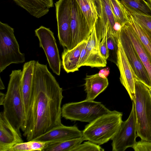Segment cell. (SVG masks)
<instances>
[{
	"label": "cell",
	"instance_id": "cell-37",
	"mask_svg": "<svg viewBox=\"0 0 151 151\" xmlns=\"http://www.w3.org/2000/svg\"><path fill=\"white\" fill-rule=\"evenodd\" d=\"M146 1L148 3L151 8V0H146Z\"/></svg>",
	"mask_w": 151,
	"mask_h": 151
},
{
	"label": "cell",
	"instance_id": "cell-29",
	"mask_svg": "<svg viewBox=\"0 0 151 151\" xmlns=\"http://www.w3.org/2000/svg\"><path fill=\"white\" fill-rule=\"evenodd\" d=\"M131 14L141 27L151 35V17Z\"/></svg>",
	"mask_w": 151,
	"mask_h": 151
},
{
	"label": "cell",
	"instance_id": "cell-23",
	"mask_svg": "<svg viewBox=\"0 0 151 151\" xmlns=\"http://www.w3.org/2000/svg\"><path fill=\"white\" fill-rule=\"evenodd\" d=\"M131 14L151 17V8L145 0H119Z\"/></svg>",
	"mask_w": 151,
	"mask_h": 151
},
{
	"label": "cell",
	"instance_id": "cell-3",
	"mask_svg": "<svg viewBox=\"0 0 151 151\" xmlns=\"http://www.w3.org/2000/svg\"><path fill=\"white\" fill-rule=\"evenodd\" d=\"M122 116V112L114 110L89 123L82 131L85 140L100 145L112 140L120 128Z\"/></svg>",
	"mask_w": 151,
	"mask_h": 151
},
{
	"label": "cell",
	"instance_id": "cell-28",
	"mask_svg": "<svg viewBox=\"0 0 151 151\" xmlns=\"http://www.w3.org/2000/svg\"><path fill=\"white\" fill-rule=\"evenodd\" d=\"M107 43L109 56L107 59L116 64L118 50L119 38L107 33Z\"/></svg>",
	"mask_w": 151,
	"mask_h": 151
},
{
	"label": "cell",
	"instance_id": "cell-4",
	"mask_svg": "<svg viewBox=\"0 0 151 151\" xmlns=\"http://www.w3.org/2000/svg\"><path fill=\"white\" fill-rule=\"evenodd\" d=\"M134 104L137 136L151 142V97L149 88L139 81L135 84Z\"/></svg>",
	"mask_w": 151,
	"mask_h": 151
},
{
	"label": "cell",
	"instance_id": "cell-32",
	"mask_svg": "<svg viewBox=\"0 0 151 151\" xmlns=\"http://www.w3.org/2000/svg\"><path fill=\"white\" fill-rule=\"evenodd\" d=\"M99 50L101 54L106 60L109 56V51L107 43L106 35L102 39L99 44Z\"/></svg>",
	"mask_w": 151,
	"mask_h": 151
},
{
	"label": "cell",
	"instance_id": "cell-24",
	"mask_svg": "<svg viewBox=\"0 0 151 151\" xmlns=\"http://www.w3.org/2000/svg\"><path fill=\"white\" fill-rule=\"evenodd\" d=\"M90 28L92 30L98 19L97 9L94 0H76Z\"/></svg>",
	"mask_w": 151,
	"mask_h": 151
},
{
	"label": "cell",
	"instance_id": "cell-2",
	"mask_svg": "<svg viewBox=\"0 0 151 151\" xmlns=\"http://www.w3.org/2000/svg\"><path fill=\"white\" fill-rule=\"evenodd\" d=\"M22 73L20 69L12 70L3 105V112L12 126L21 135L20 130L24 128L26 119L20 88Z\"/></svg>",
	"mask_w": 151,
	"mask_h": 151
},
{
	"label": "cell",
	"instance_id": "cell-1",
	"mask_svg": "<svg viewBox=\"0 0 151 151\" xmlns=\"http://www.w3.org/2000/svg\"><path fill=\"white\" fill-rule=\"evenodd\" d=\"M63 89L46 65L36 61L32 80V96L23 135L32 140L62 124Z\"/></svg>",
	"mask_w": 151,
	"mask_h": 151
},
{
	"label": "cell",
	"instance_id": "cell-8",
	"mask_svg": "<svg viewBox=\"0 0 151 151\" xmlns=\"http://www.w3.org/2000/svg\"><path fill=\"white\" fill-rule=\"evenodd\" d=\"M132 108L128 118L122 122L117 133L112 140L113 151H124L132 147L136 142L137 137L134 104L132 101Z\"/></svg>",
	"mask_w": 151,
	"mask_h": 151
},
{
	"label": "cell",
	"instance_id": "cell-17",
	"mask_svg": "<svg viewBox=\"0 0 151 151\" xmlns=\"http://www.w3.org/2000/svg\"><path fill=\"white\" fill-rule=\"evenodd\" d=\"M20 135L12 126L3 111L0 113V151H9L13 146L23 142Z\"/></svg>",
	"mask_w": 151,
	"mask_h": 151
},
{
	"label": "cell",
	"instance_id": "cell-21",
	"mask_svg": "<svg viewBox=\"0 0 151 151\" xmlns=\"http://www.w3.org/2000/svg\"><path fill=\"white\" fill-rule=\"evenodd\" d=\"M145 69L151 82V60L138 36L127 22L123 26Z\"/></svg>",
	"mask_w": 151,
	"mask_h": 151
},
{
	"label": "cell",
	"instance_id": "cell-11",
	"mask_svg": "<svg viewBox=\"0 0 151 151\" xmlns=\"http://www.w3.org/2000/svg\"><path fill=\"white\" fill-rule=\"evenodd\" d=\"M119 40L136 75L139 81L149 88L151 82L148 74L123 26L118 35Z\"/></svg>",
	"mask_w": 151,
	"mask_h": 151
},
{
	"label": "cell",
	"instance_id": "cell-33",
	"mask_svg": "<svg viewBox=\"0 0 151 151\" xmlns=\"http://www.w3.org/2000/svg\"><path fill=\"white\" fill-rule=\"evenodd\" d=\"M110 73V69L109 67L100 70L98 74L99 76L103 78H107Z\"/></svg>",
	"mask_w": 151,
	"mask_h": 151
},
{
	"label": "cell",
	"instance_id": "cell-26",
	"mask_svg": "<svg viewBox=\"0 0 151 151\" xmlns=\"http://www.w3.org/2000/svg\"><path fill=\"white\" fill-rule=\"evenodd\" d=\"M116 22L122 27L128 21L130 13L119 0H109Z\"/></svg>",
	"mask_w": 151,
	"mask_h": 151
},
{
	"label": "cell",
	"instance_id": "cell-5",
	"mask_svg": "<svg viewBox=\"0 0 151 151\" xmlns=\"http://www.w3.org/2000/svg\"><path fill=\"white\" fill-rule=\"evenodd\" d=\"M111 111L100 102L85 99L64 104L61 107V116L72 121L90 123Z\"/></svg>",
	"mask_w": 151,
	"mask_h": 151
},
{
	"label": "cell",
	"instance_id": "cell-27",
	"mask_svg": "<svg viewBox=\"0 0 151 151\" xmlns=\"http://www.w3.org/2000/svg\"><path fill=\"white\" fill-rule=\"evenodd\" d=\"M47 145V142L31 140L16 144L9 151H42Z\"/></svg>",
	"mask_w": 151,
	"mask_h": 151
},
{
	"label": "cell",
	"instance_id": "cell-16",
	"mask_svg": "<svg viewBox=\"0 0 151 151\" xmlns=\"http://www.w3.org/2000/svg\"><path fill=\"white\" fill-rule=\"evenodd\" d=\"M82 137V131L76 126H67L62 124L53 128L32 140L47 142L64 141Z\"/></svg>",
	"mask_w": 151,
	"mask_h": 151
},
{
	"label": "cell",
	"instance_id": "cell-34",
	"mask_svg": "<svg viewBox=\"0 0 151 151\" xmlns=\"http://www.w3.org/2000/svg\"><path fill=\"white\" fill-rule=\"evenodd\" d=\"M96 6L98 17H100L101 13V0H94Z\"/></svg>",
	"mask_w": 151,
	"mask_h": 151
},
{
	"label": "cell",
	"instance_id": "cell-31",
	"mask_svg": "<svg viewBox=\"0 0 151 151\" xmlns=\"http://www.w3.org/2000/svg\"><path fill=\"white\" fill-rule=\"evenodd\" d=\"M135 151H151V142L141 140L132 147Z\"/></svg>",
	"mask_w": 151,
	"mask_h": 151
},
{
	"label": "cell",
	"instance_id": "cell-35",
	"mask_svg": "<svg viewBox=\"0 0 151 151\" xmlns=\"http://www.w3.org/2000/svg\"><path fill=\"white\" fill-rule=\"evenodd\" d=\"M5 97V94L3 93H0V105H3Z\"/></svg>",
	"mask_w": 151,
	"mask_h": 151
},
{
	"label": "cell",
	"instance_id": "cell-14",
	"mask_svg": "<svg viewBox=\"0 0 151 151\" xmlns=\"http://www.w3.org/2000/svg\"><path fill=\"white\" fill-rule=\"evenodd\" d=\"M118 47L116 65L120 73V81L126 90L131 100L133 101L135 82L137 81H140L132 68L119 40Z\"/></svg>",
	"mask_w": 151,
	"mask_h": 151
},
{
	"label": "cell",
	"instance_id": "cell-20",
	"mask_svg": "<svg viewBox=\"0 0 151 151\" xmlns=\"http://www.w3.org/2000/svg\"><path fill=\"white\" fill-rule=\"evenodd\" d=\"M87 43L82 42L70 50L65 48L62 55L63 68L68 73L78 70L79 60L81 51Z\"/></svg>",
	"mask_w": 151,
	"mask_h": 151
},
{
	"label": "cell",
	"instance_id": "cell-38",
	"mask_svg": "<svg viewBox=\"0 0 151 151\" xmlns=\"http://www.w3.org/2000/svg\"><path fill=\"white\" fill-rule=\"evenodd\" d=\"M149 92L150 95V97H151V88H149Z\"/></svg>",
	"mask_w": 151,
	"mask_h": 151
},
{
	"label": "cell",
	"instance_id": "cell-36",
	"mask_svg": "<svg viewBox=\"0 0 151 151\" xmlns=\"http://www.w3.org/2000/svg\"><path fill=\"white\" fill-rule=\"evenodd\" d=\"M0 89L1 90H4L5 89V87L1 78H0Z\"/></svg>",
	"mask_w": 151,
	"mask_h": 151
},
{
	"label": "cell",
	"instance_id": "cell-13",
	"mask_svg": "<svg viewBox=\"0 0 151 151\" xmlns=\"http://www.w3.org/2000/svg\"><path fill=\"white\" fill-rule=\"evenodd\" d=\"M100 42L97 37L94 27L81 53L79 68L83 66L92 68L106 66V60L102 56L100 51Z\"/></svg>",
	"mask_w": 151,
	"mask_h": 151
},
{
	"label": "cell",
	"instance_id": "cell-22",
	"mask_svg": "<svg viewBox=\"0 0 151 151\" xmlns=\"http://www.w3.org/2000/svg\"><path fill=\"white\" fill-rule=\"evenodd\" d=\"M127 22L138 36L151 60V35L141 27L130 14Z\"/></svg>",
	"mask_w": 151,
	"mask_h": 151
},
{
	"label": "cell",
	"instance_id": "cell-25",
	"mask_svg": "<svg viewBox=\"0 0 151 151\" xmlns=\"http://www.w3.org/2000/svg\"><path fill=\"white\" fill-rule=\"evenodd\" d=\"M84 140L82 137L64 141L47 142L42 151H72Z\"/></svg>",
	"mask_w": 151,
	"mask_h": 151
},
{
	"label": "cell",
	"instance_id": "cell-9",
	"mask_svg": "<svg viewBox=\"0 0 151 151\" xmlns=\"http://www.w3.org/2000/svg\"><path fill=\"white\" fill-rule=\"evenodd\" d=\"M55 4L58 39L60 44L68 50L71 38L72 1L59 0Z\"/></svg>",
	"mask_w": 151,
	"mask_h": 151
},
{
	"label": "cell",
	"instance_id": "cell-7",
	"mask_svg": "<svg viewBox=\"0 0 151 151\" xmlns=\"http://www.w3.org/2000/svg\"><path fill=\"white\" fill-rule=\"evenodd\" d=\"M35 33L39 40L40 47L45 52L50 68L53 73L59 76L61 61L53 33L43 26L36 29Z\"/></svg>",
	"mask_w": 151,
	"mask_h": 151
},
{
	"label": "cell",
	"instance_id": "cell-19",
	"mask_svg": "<svg viewBox=\"0 0 151 151\" xmlns=\"http://www.w3.org/2000/svg\"><path fill=\"white\" fill-rule=\"evenodd\" d=\"M85 91L86 93L85 99L94 100L107 87L109 82L107 78H103L98 73L87 75L85 78Z\"/></svg>",
	"mask_w": 151,
	"mask_h": 151
},
{
	"label": "cell",
	"instance_id": "cell-10",
	"mask_svg": "<svg viewBox=\"0 0 151 151\" xmlns=\"http://www.w3.org/2000/svg\"><path fill=\"white\" fill-rule=\"evenodd\" d=\"M71 1V38L68 50L72 49L83 41H87L92 30L76 1Z\"/></svg>",
	"mask_w": 151,
	"mask_h": 151
},
{
	"label": "cell",
	"instance_id": "cell-30",
	"mask_svg": "<svg viewBox=\"0 0 151 151\" xmlns=\"http://www.w3.org/2000/svg\"><path fill=\"white\" fill-rule=\"evenodd\" d=\"M104 149L99 145L89 141L81 144L74 149L72 151H104Z\"/></svg>",
	"mask_w": 151,
	"mask_h": 151
},
{
	"label": "cell",
	"instance_id": "cell-12",
	"mask_svg": "<svg viewBox=\"0 0 151 151\" xmlns=\"http://www.w3.org/2000/svg\"><path fill=\"white\" fill-rule=\"evenodd\" d=\"M101 13L95 26L98 40L100 42L109 33L118 37L122 26L118 23L112 12L109 0H101Z\"/></svg>",
	"mask_w": 151,
	"mask_h": 151
},
{
	"label": "cell",
	"instance_id": "cell-6",
	"mask_svg": "<svg viewBox=\"0 0 151 151\" xmlns=\"http://www.w3.org/2000/svg\"><path fill=\"white\" fill-rule=\"evenodd\" d=\"M25 61L24 54L20 51L14 29L0 22V72L12 64L23 63Z\"/></svg>",
	"mask_w": 151,
	"mask_h": 151
},
{
	"label": "cell",
	"instance_id": "cell-18",
	"mask_svg": "<svg viewBox=\"0 0 151 151\" xmlns=\"http://www.w3.org/2000/svg\"><path fill=\"white\" fill-rule=\"evenodd\" d=\"M31 15L40 18L47 14L53 6L52 0H14Z\"/></svg>",
	"mask_w": 151,
	"mask_h": 151
},
{
	"label": "cell",
	"instance_id": "cell-15",
	"mask_svg": "<svg viewBox=\"0 0 151 151\" xmlns=\"http://www.w3.org/2000/svg\"><path fill=\"white\" fill-rule=\"evenodd\" d=\"M36 61L32 60L24 63L22 70L20 88L27 119L32 96V80Z\"/></svg>",
	"mask_w": 151,
	"mask_h": 151
}]
</instances>
